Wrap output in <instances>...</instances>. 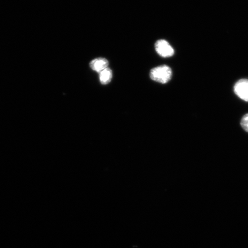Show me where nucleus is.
<instances>
[{
	"mask_svg": "<svg viewBox=\"0 0 248 248\" xmlns=\"http://www.w3.org/2000/svg\"><path fill=\"white\" fill-rule=\"evenodd\" d=\"M234 93L238 97L245 101L248 102V79H243L235 83Z\"/></svg>",
	"mask_w": 248,
	"mask_h": 248,
	"instance_id": "nucleus-3",
	"label": "nucleus"
},
{
	"mask_svg": "<svg viewBox=\"0 0 248 248\" xmlns=\"http://www.w3.org/2000/svg\"><path fill=\"white\" fill-rule=\"evenodd\" d=\"M241 125L245 131L248 132V113L244 115L242 118L241 121Z\"/></svg>",
	"mask_w": 248,
	"mask_h": 248,
	"instance_id": "nucleus-6",
	"label": "nucleus"
},
{
	"mask_svg": "<svg viewBox=\"0 0 248 248\" xmlns=\"http://www.w3.org/2000/svg\"><path fill=\"white\" fill-rule=\"evenodd\" d=\"M155 49L158 54L163 58H170L174 54V49L166 40H157L155 45Z\"/></svg>",
	"mask_w": 248,
	"mask_h": 248,
	"instance_id": "nucleus-2",
	"label": "nucleus"
},
{
	"mask_svg": "<svg viewBox=\"0 0 248 248\" xmlns=\"http://www.w3.org/2000/svg\"><path fill=\"white\" fill-rule=\"evenodd\" d=\"M113 77L112 71L108 67L99 73V78L102 85H107L111 82Z\"/></svg>",
	"mask_w": 248,
	"mask_h": 248,
	"instance_id": "nucleus-5",
	"label": "nucleus"
},
{
	"mask_svg": "<svg viewBox=\"0 0 248 248\" xmlns=\"http://www.w3.org/2000/svg\"><path fill=\"white\" fill-rule=\"evenodd\" d=\"M108 66V62L107 59L98 58L92 60L90 63V67L95 72L100 73L102 71L106 69Z\"/></svg>",
	"mask_w": 248,
	"mask_h": 248,
	"instance_id": "nucleus-4",
	"label": "nucleus"
},
{
	"mask_svg": "<svg viewBox=\"0 0 248 248\" xmlns=\"http://www.w3.org/2000/svg\"><path fill=\"white\" fill-rule=\"evenodd\" d=\"M172 74L171 69L169 66L162 65L152 69L150 76L151 79L154 81L160 83H167L171 79Z\"/></svg>",
	"mask_w": 248,
	"mask_h": 248,
	"instance_id": "nucleus-1",
	"label": "nucleus"
}]
</instances>
